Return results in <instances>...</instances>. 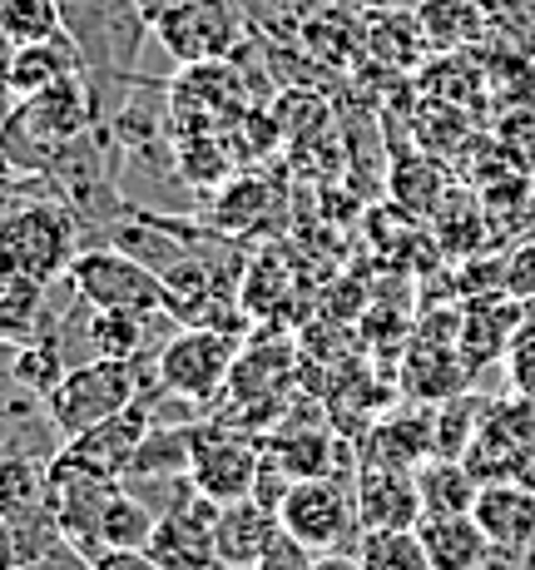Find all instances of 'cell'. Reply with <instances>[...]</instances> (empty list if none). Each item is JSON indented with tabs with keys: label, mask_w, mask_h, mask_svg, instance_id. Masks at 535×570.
<instances>
[{
	"label": "cell",
	"mask_w": 535,
	"mask_h": 570,
	"mask_svg": "<svg viewBox=\"0 0 535 570\" xmlns=\"http://www.w3.org/2000/svg\"><path fill=\"white\" fill-rule=\"evenodd\" d=\"M85 224L65 199H30L0 214V273L55 283L85 248Z\"/></svg>",
	"instance_id": "1"
},
{
	"label": "cell",
	"mask_w": 535,
	"mask_h": 570,
	"mask_svg": "<svg viewBox=\"0 0 535 570\" xmlns=\"http://www.w3.org/2000/svg\"><path fill=\"white\" fill-rule=\"evenodd\" d=\"M155 353L139 357V363H115V357H95V363H80L65 372V382L46 397V407L60 426V436L90 432V426L109 422V416L129 412L145 392H155Z\"/></svg>",
	"instance_id": "2"
},
{
	"label": "cell",
	"mask_w": 535,
	"mask_h": 570,
	"mask_svg": "<svg viewBox=\"0 0 535 570\" xmlns=\"http://www.w3.org/2000/svg\"><path fill=\"white\" fill-rule=\"evenodd\" d=\"M238 367V337L209 333V327H179L159 343L155 353V382L164 397L194 402V407H209L218 402L224 382Z\"/></svg>",
	"instance_id": "3"
},
{
	"label": "cell",
	"mask_w": 535,
	"mask_h": 570,
	"mask_svg": "<svg viewBox=\"0 0 535 570\" xmlns=\"http://www.w3.org/2000/svg\"><path fill=\"white\" fill-rule=\"evenodd\" d=\"M65 278L75 283V293H80L90 308H115V313H169L164 303H169V288H164V278L149 263L119 254V248H80V258L70 263V273Z\"/></svg>",
	"instance_id": "4"
},
{
	"label": "cell",
	"mask_w": 535,
	"mask_h": 570,
	"mask_svg": "<svg viewBox=\"0 0 535 570\" xmlns=\"http://www.w3.org/2000/svg\"><path fill=\"white\" fill-rule=\"evenodd\" d=\"M189 481L204 491V497H214L218 507L258 497V481H264V442H248V436H238V432H224L218 422H194Z\"/></svg>",
	"instance_id": "5"
},
{
	"label": "cell",
	"mask_w": 535,
	"mask_h": 570,
	"mask_svg": "<svg viewBox=\"0 0 535 570\" xmlns=\"http://www.w3.org/2000/svg\"><path fill=\"white\" fill-rule=\"evenodd\" d=\"M149 30L179 65H209L234 50L238 16L228 0H174L149 20Z\"/></svg>",
	"instance_id": "6"
},
{
	"label": "cell",
	"mask_w": 535,
	"mask_h": 570,
	"mask_svg": "<svg viewBox=\"0 0 535 570\" xmlns=\"http://www.w3.org/2000/svg\"><path fill=\"white\" fill-rule=\"evenodd\" d=\"M278 521L293 541H303L308 551H337L353 531L357 511L353 497L343 491V481L333 476H308V481H293L278 501Z\"/></svg>",
	"instance_id": "7"
},
{
	"label": "cell",
	"mask_w": 535,
	"mask_h": 570,
	"mask_svg": "<svg viewBox=\"0 0 535 570\" xmlns=\"http://www.w3.org/2000/svg\"><path fill=\"white\" fill-rule=\"evenodd\" d=\"M353 511L363 531H417L422 525L417 476L407 466L363 462L353 476Z\"/></svg>",
	"instance_id": "8"
},
{
	"label": "cell",
	"mask_w": 535,
	"mask_h": 570,
	"mask_svg": "<svg viewBox=\"0 0 535 570\" xmlns=\"http://www.w3.org/2000/svg\"><path fill=\"white\" fill-rule=\"evenodd\" d=\"M149 426H155V412H149L145 397H139L129 412H119V416H109V422L90 426V432L70 436V442L60 446V456H70L75 466L95 471V476H105V481H125V471L135 462V452H139Z\"/></svg>",
	"instance_id": "9"
},
{
	"label": "cell",
	"mask_w": 535,
	"mask_h": 570,
	"mask_svg": "<svg viewBox=\"0 0 535 570\" xmlns=\"http://www.w3.org/2000/svg\"><path fill=\"white\" fill-rule=\"evenodd\" d=\"M472 517L486 531L496 561H521V556L535 546V491L526 487V481H496V487H482Z\"/></svg>",
	"instance_id": "10"
},
{
	"label": "cell",
	"mask_w": 535,
	"mask_h": 570,
	"mask_svg": "<svg viewBox=\"0 0 535 570\" xmlns=\"http://www.w3.org/2000/svg\"><path fill=\"white\" fill-rule=\"evenodd\" d=\"M521 323H526V303L511 298V293H482V298H466L462 308V347L466 367H486V363H506L511 343H516Z\"/></svg>",
	"instance_id": "11"
},
{
	"label": "cell",
	"mask_w": 535,
	"mask_h": 570,
	"mask_svg": "<svg viewBox=\"0 0 535 570\" xmlns=\"http://www.w3.org/2000/svg\"><path fill=\"white\" fill-rule=\"evenodd\" d=\"M278 535H283L278 507H268V501H258V497H244V501H228V507L218 511L214 551L228 570H254Z\"/></svg>",
	"instance_id": "12"
},
{
	"label": "cell",
	"mask_w": 535,
	"mask_h": 570,
	"mask_svg": "<svg viewBox=\"0 0 535 570\" xmlns=\"http://www.w3.org/2000/svg\"><path fill=\"white\" fill-rule=\"evenodd\" d=\"M65 436L55 426V416L46 407V397L16 387L0 397V462L6 456H30V462H50L60 456Z\"/></svg>",
	"instance_id": "13"
},
{
	"label": "cell",
	"mask_w": 535,
	"mask_h": 570,
	"mask_svg": "<svg viewBox=\"0 0 535 570\" xmlns=\"http://www.w3.org/2000/svg\"><path fill=\"white\" fill-rule=\"evenodd\" d=\"M417 535L427 546L432 570H491V561H496L476 517H422Z\"/></svg>",
	"instance_id": "14"
},
{
	"label": "cell",
	"mask_w": 535,
	"mask_h": 570,
	"mask_svg": "<svg viewBox=\"0 0 535 570\" xmlns=\"http://www.w3.org/2000/svg\"><path fill=\"white\" fill-rule=\"evenodd\" d=\"M65 75H85L80 46H75L70 36L46 40V46H16L6 60V85L16 100H30V95L50 90V85H60Z\"/></svg>",
	"instance_id": "15"
},
{
	"label": "cell",
	"mask_w": 535,
	"mask_h": 570,
	"mask_svg": "<svg viewBox=\"0 0 535 570\" xmlns=\"http://www.w3.org/2000/svg\"><path fill=\"white\" fill-rule=\"evenodd\" d=\"M417 26L432 50L452 55V50L482 46L491 36V10H486V0H422Z\"/></svg>",
	"instance_id": "16"
},
{
	"label": "cell",
	"mask_w": 535,
	"mask_h": 570,
	"mask_svg": "<svg viewBox=\"0 0 535 570\" xmlns=\"http://www.w3.org/2000/svg\"><path fill=\"white\" fill-rule=\"evenodd\" d=\"M412 476H417L422 517H472L476 497H482V481L456 456H427Z\"/></svg>",
	"instance_id": "17"
},
{
	"label": "cell",
	"mask_w": 535,
	"mask_h": 570,
	"mask_svg": "<svg viewBox=\"0 0 535 570\" xmlns=\"http://www.w3.org/2000/svg\"><path fill=\"white\" fill-rule=\"evenodd\" d=\"M155 323H164V313L95 308V317H90V353L95 357H115V363H139V357L159 353Z\"/></svg>",
	"instance_id": "18"
},
{
	"label": "cell",
	"mask_w": 535,
	"mask_h": 570,
	"mask_svg": "<svg viewBox=\"0 0 535 570\" xmlns=\"http://www.w3.org/2000/svg\"><path fill=\"white\" fill-rule=\"evenodd\" d=\"M50 327V283L0 273V337L6 343H36Z\"/></svg>",
	"instance_id": "19"
},
{
	"label": "cell",
	"mask_w": 535,
	"mask_h": 570,
	"mask_svg": "<svg viewBox=\"0 0 535 570\" xmlns=\"http://www.w3.org/2000/svg\"><path fill=\"white\" fill-rule=\"evenodd\" d=\"M189 466H194V422L189 426L155 422L145 432V442H139L125 481H174V476H189Z\"/></svg>",
	"instance_id": "20"
},
{
	"label": "cell",
	"mask_w": 535,
	"mask_h": 570,
	"mask_svg": "<svg viewBox=\"0 0 535 570\" xmlns=\"http://www.w3.org/2000/svg\"><path fill=\"white\" fill-rule=\"evenodd\" d=\"M432 416L427 412H402V416H387L382 426H373V442H367V462L377 466H407L417 471L422 462L432 456Z\"/></svg>",
	"instance_id": "21"
},
{
	"label": "cell",
	"mask_w": 535,
	"mask_h": 570,
	"mask_svg": "<svg viewBox=\"0 0 535 570\" xmlns=\"http://www.w3.org/2000/svg\"><path fill=\"white\" fill-rule=\"evenodd\" d=\"M155 531H159V511L149 507L139 491L119 487L100 517V556L105 551H149Z\"/></svg>",
	"instance_id": "22"
},
{
	"label": "cell",
	"mask_w": 535,
	"mask_h": 570,
	"mask_svg": "<svg viewBox=\"0 0 535 570\" xmlns=\"http://www.w3.org/2000/svg\"><path fill=\"white\" fill-rule=\"evenodd\" d=\"M60 541H65V531H60V521H55V511L46 501V507H36V511H26V517L0 525V570H30Z\"/></svg>",
	"instance_id": "23"
},
{
	"label": "cell",
	"mask_w": 535,
	"mask_h": 570,
	"mask_svg": "<svg viewBox=\"0 0 535 570\" xmlns=\"http://www.w3.org/2000/svg\"><path fill=\"white\" fill-rule=\"evenodd\" d=\"M363 46L373 50L382 65H392V70H412V65L432 50L427 36H422V26H417V10H377L373 30L363 36Z\"/></svg>",
	"instance_id": "24"
},
{
	"label": "cell",
	"mask_w": 535,
	"mask_h": 570,
	"mask_svg": "<svg viewBox=\"0 0 535 570\" xmlns=\"http://www.w3.org/2000/svg\"><path fill=\"white\" fill-rule=\"evenodd\" d=\"M149 556H155L164 570H224V561H218V551H214V531H199V525L174 521V517H159Z\"/></svg>",
	"instance_id": "25"
},
{
	"label": "cell",
	"mask_w": 535,
	"mask_h": 570,
	"mask_svg": "<svg viewBox=\"0 0 535 570\" xmlns=\"http://www.w3.org/2000/svg\"><path fill=\"white\" fill-rule=\"evenodd\" d=\"M264 456L283 471L288 481H308V476H327V456H333V442L318 426H288L273 442H264Z\"/></svg>",
	"instance_id": "26"
},
{
	"label": "cell",
	"mask_w": 535,
	"mask_h": 570,
	"mask_svg": "<svg viewBox=\"0 0 535 570\" xmlns=\"http://www.w3.org/2000/svg\"><path fill=\"white\" fill-rule=\"evenodd\" d=\"M70 36L65 30L60 0H0V40L16 46H46V40Z\"/></svg>",
	"instance_id": "27"
},
{
	"label": "cell",
	"mask_w": 535,
	"mask_h": 570,
	"mask_svg": "<svg viewBox=\"0 0 535 570\" xmlns=\"http://www.w3.org/2000/svg\"><path fill=\"white\" fill-rule=\"evenodd\" d=\"M363 570H432L417 531H363L357 535Z\"/></svg>",
	"instance_id": "28"
},
{
	"label": "cell",
	"mask_w": 535,
	"mask_h": 570,
	"mask_svg": "<svg viewBox=\"0 0 535 570\" xmlns=\"http://www.w3.org/2000/svg\"><path fill=\"white\" fill-rule=\"evenodd\" d=\"M46 507V462L30 456H6L0 462V525Z\"/></svg>",
	"instance_id": "29"
},
{
	"label": "cell",
	"mask_w": 535,
	"mask_h": 570,
	"mask_svg": "<svg viewBox=\"0 0 535 570\" xmlns=\"http://www.w3.org/2000/svg\"><path fill=\"white\" fill-rule=\"evenodd\" d=\"M65 372H70V363H65V353H60V343H55V337H36V343H20L16 382H20L26 392H36V397H50V392L65 382Z\"/></svg>",
	"instance_id": "30"
},
{
	"label": "cell",
	"mask_w": 535,
	"mask_h": 570,
	"mask_svg": "<svg viewBox=\"0 0 535 570\" xmlns=\"http://www.w3.org/2000/svg\"><path fill=\"white\" fill-rule=\"evenodd\" d=\"M506 377H511V392L535 397V303H526V323H521L516 343L506 353Z\"/></svg>",
	"instance_id": "31"
},
{
	"label": "cell",
	"mask_w": 535,
	"mask_h": 570,
	"mask_svg": "<svg viewBox=\"0 0 535 570\" xmlns=\"http://www.w3.org/2000/svg\"><path fill=\"white\" fill-rule=\"evenodd\" d=\"M501 288L511 293V298H521V303H535V238L531 244H521L516 254L506 258V283Z\"/></svg>",
	"instance_id": "32"
},
{
	"label": "cell",
	"mask_w": 535,
	"mask_h": 570,
	"mask_svg": "<svg viewBox=\"0 0 535 570\" xmlns=\"http://www.w3.org/2000/svg\"><path fill=\"white\" fill-rule=\"evenodd\" d=\"M313 561H318V551H308L303 541H293L288 531L278 535V541L268 546V556L258 561L254 570H313Z\"/></svg>",
	"instance_id": "33"
},
{
	"label": "cell",
	"mask_w": 535,
	"mask_h": 570,
	"mask_svg": "<svg viewBox=\"0 0 535 570\" xmlns=\"http://www.w3.org/2000/svg\"><path fill=\"white\" fill-rule=\"evenodd\" d=\"M30 570H95V561H90L85 551H75L70 541H60L50 556H40V561L30 566Z\"/></svg>",
	"instance_id": "34"
},
{
	"label": "cell",
	"mask_w": 535,
	"mask_h": 570,
	"mask_svg": "<svg viewBox=\"0 0 535 570\" xmlns=\"http://www.w3.org/2000/svg\"><path fill=\"white\" fill-rule=\"evenodd\" d=\"M95 570H164V566L149 551H105Z\"/></svg>",
	"instance_id": "35"
},
{
	"label": "cell",
	"mask_w": 535,
	"mask_h": 570,
	"mask_svg": "<svg viewBox=\"0 0 535 570\" xmlns=\"http://www.w3.org/2000/svg\"><path fill=\"white\" fill-rule=\"evenodd\" d=\"M16 357H20V343H6V337H0V397L20 387L16 382Z\"/></svg>",
	"instance_id": "36"
},
{
	"label": "cell",
	"mask_w": 535,
	"mask_h": 570,
	"mask_svg": "<svg viewBox=\"0 0 535 570\" xmlns=\"http://www.w3.org/2000/svg\"><path fill=\"white\" fill-rule=\"evenodd\" d=\"M313 570H363V561H357V551H318Z\"/></svg>",
	"instance_id": "37"
},
{
	"label": "cell",
	"mask_w": 535,
	"mask_h": 570,
	"mask_svg": "<svg viewBox=\"0 0 535 570\" xmlns=\"http://www.w3.org/2000/svg\"><path fill=\"white\" fill-rule=\"evenodd\" d=\"M343 6L363 10V16H377V10H417L422 0H343Z\"/></svg>",
	"instance_id": "38"
},
{
	"label": "cell",
	"mask_w": 535,
	"mask_h": 570,
	"mask_svg": "<svg viewBox=\"0 0 535 570\" xmlns=\"http://www.w3.org/2000/svg\"><path fill=\"white\" fill-rule=\"evenodd\" d=\"M526 6H531V16H535V0H526Z\"/></svg>",
	"instance_id": "39"
},
{
	"label": "cell",
	"mask_w": 535,
	"mask_h": 570,
	"mask_svg": "<svg viewBox=\"0 0 535 570\" xmlns=\"http://www.w3.org/2000/svg\"><path fill=\"white\" fill-rule=\"evenodd\" d=\"M224 570H228V566H224Z\"/></svg>",
	"instance_id": "40"
}]
</instances>
